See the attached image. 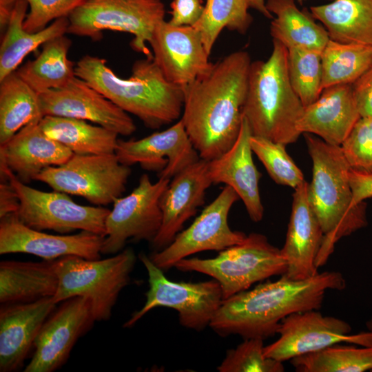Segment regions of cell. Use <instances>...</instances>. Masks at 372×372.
<instances>
[{
	"label": "cell",
	"instance_id": "1",
	"mask_svg": "<svg viewBox=\"0 0 372 372\" xmlns=\"http://www.w3.org/2000/svg\"><path fill=\"white\" fill-rule=\"evenodd\" d=\"M251 59L234 52L206 74L183 87L181 120L200 158L209 161L229 150L241 127Z\"/></svg>",
	"mask_w": 372,
	"mask_h": 372
},
{
	"label": "cell",
	"instance_id": "2",
	"mask_svg": "<svg viewBox=\"0 0 372 372\" xmlns=\"http://www.w3.org/2000/svg\"><path fill=\"white\" fill-rule=\"evenodd\" d=\"M346 280L338 271H324L302 280L282 275L251 290L239 292L224 299L209 327L225 337L238 335L244 339L265 340L278 333L280 322L287 316L318 310L328 290H342Z\"/></svg>",
	"mask_w": 372,
	"mask_h": 372
},
{
	"label": "cell",
	"instance_id": "3",
	"mask_svg": "<svg viewBox=\"0 0 372 372\" xmlns=\"http://www.w3.org/2000/svg\"><path fill=\"white\" fill-rule=\"evenodd\" d=\"M75 72L77 77L150 129L170 124L182 114L183 87L168 81L153 57L136 61L128 79L118 76L105 59L88 54L76 62Z\"/></svg>",
	"mask_w": 372,
	"mask_h": 372
},
{
	"label": "cell",
	"instance_id": "4",
	"mask_svg": "<svg viewBox=\"0 0 372 372\" xmlns=\"http://www.w3.org/2000/svg\"><path fill=\"white\" fill-rule=\"evenodd\" d=\"M308 152L313 163L308 198L324 234L316 265L324 266L342 237L367 225L366 205L352 204L349 173L351 167L339 145L305 133Z\"/></svg>",
	"mask_w": 372,
	"mask_h": 372
},
{
	"label": "cell",
	"instance_id": "5",
	"mask_svg": "<svg viewBox=\"0 0 372 372\" xmlns=\"http://www.w3.org/2000/svg\"><path fill=\"white\" fill-rule=\"evenodd\" d=\"M304 108L289 80L288 50L273 40L269 59L251 63L242 116L253 136L287 145L301 134L297 125Z\"/></svg>",
	"mask_w": 372,
	"mask_h": 372
},
{
	"label": "cell",
	"instance_id": "6",
	"mask_svg": "<svg viewBox=\"0 0 372 372\" xmlns=\"http://www.w3.org/2000/svg\"><path fill=\"white\" fill-rule=\"evenodd\" d=\"M137 257L127 248L105 259L66 256L56 260L59 284L53 301L82 296L89 300L95 322L109 320L121 291L129 285Z\"/></svg>",
	"mask_w": 372,
	"mask_h": 372
},
{
	"label": "cell",
	"instance_id": "7",
	"mask_svg": "<svg viewBox=\"0 0 372 372\" xmlns=\"http://www.w3.org/2000/svg\"><path fill=\"white\" fill-rule=\"evenodd\" d=\"M174 267L211 276L220 284L224 300L258 282L285 274L287 263L281 250L265 236L251 233L241 243L220 251L215 258H186Z\"/></svg>",
	"mask_w": 372,
	"mask_h": 372
},
{
	"label": "cell",
	"instance_id": "8",
	"mask_svg": "<svg viewBox=\"0 0 372 372\" xmlns=\"http://www.w3.org/2000/svg\"><path fill=\"white\" fill-rule=\"evenodd\" d=\"M165 15L161 0H85L68 17L67 33L98 41L105 30L127 32L132 48L152 58L146 43Z\"/></svg>",
	"mask_w": 372,
	"mask_h": 372
},
{
	"label": "cell",
	"instance_id": "9",
	"mask_svg": "<svg viewBox=\"0 0 372 372\" xmlns=\"http://www.w3.org/2000/svg\"><path fill=\"white\" fill-rule=\"evenodd\" d=\"M138 258L148 274L149 289L146 300L134 312L123 327H132L147 313L156 307H164L178 312L181 326L197 331L209 326L220 307L223 296L221 287L215 279L198 282H175L166 278L149 256L138 254Z\"/></svg>",
	"mask_w": 372,
	"mask_h": 372
},
{
	"label": "cell",
	"instance_id": "10",
	"mask_svg": "<svg viewBox=\"0 0 372 372\" xmlns=\"http://www.w3.org/2000/svg\"><path fill=\"white\" fill-rule=\"evenodd\" d=\"M0 175L7 177L15 189L19 199L16 214L28 227L60 234L87 231L105 237V220L110 209L101 206L79 205L63 192H48L30 187L21 182L2 163Z\"/></svg>",
	"mask_w": 372,
	"mask_h": 372
},
{
	"label": "cell",
	"instance_id": "11",
	"mask_svg": "<svg viewBox=\"0 0 372 372\" xmlns=\"http://www.w3.org/2000/svg\"><path fill=\"white\" fill-rule=\"evenodd\" d=\"M131 174L115 153L73 154L65 163L44 169L34 180L55 191L79 196L97 206L113 203L125 190Z\"/></svg>",
	"mask_w": 372,
	"mask_h": 372
},
{
	"label": "cell",
	"instance_id": "12",
	"mask_svg": "<svg viewBox=\"0 0 372 372\" xmlns=\"http://www.w3.org/2000/svg\"><path fill=\"white\" fill-rule=\"evenodd\" d=\"M169 182V179L158 178L152 183L144 174L130 194L115 199L105 220L101 254L119 253L130 240L153 241L162 223L161 197Z\"/></svg>",
	"mask_w": 372,
	"mask_h": 372
},
{
	"label": "cell",
	"instance_id": "13",
	"mask_svg": "<svg viewBox=\"0 0 372 372\" xmlns=\"http://www.w3.org/2000/svg\"><path fill=\"white\" fill-rule=\"evenodd\" d=\"M351 331L346 321L316 310L293 313L282 320L278 339L265 346L264 353L282 362L342 342L372 347L371 331L350 335Z\"/></svg>",
	"mask_w": 372,
	"mask_h": 372
},
{
	"label": "cell",
	"instance_id": "14",
	"mask_svg": "<svg viewBox=\"0 0 372 372\" xmlns=\"http://www.w3.org/2000/svg\"><path fill=\"white\" fill-rule=\"evenodd\" d=\"M238 199L237 193L225 185L188 228L180 231L165 248L149 256L152 262L165 271L192 254L207 250L220 251L241 243L247 236L232 230L227 221L229 211Z\"/></svg>",
	"mask_w": 372,
	"mask_h": 372
},
{
	"label": "cell",
	"instance_id": "15",
	"mask_svg": "<svg viewBox=\"0 0 372 372\" xmlns=\"http://www.w3.org/2000/svg\"><path fill=\"white\" fill-rule=\"evenodd\" d=\"M61 302L41 328L25 372H53L61 368L77 340L95 322L87 298L75 296Z\"/></svg>",
	"mask_w": 372,
	"mask_h": 372
},
{
	"label": "cell",
	"instance_id": "16",
	"mask_svg": "<svg viewBox=\"0 0 372 372\" xmlns=\"http://www.w3.org/2000/svg\"><path fill=\"white\" fill-rule=\"evenodd\" d=\"M39 95L43 116L88 121L122 136L131 135L136 130L128 113L76 76L65 86Z\"/></svg>",
	"mask_w": 372,
	"mask_h": 372
},
{
	"label": "cell",
	"instance_id": "17",
	"mask_svg": "<svg viewBox=\"0 0 372 372\" xmlns=\"http://www.w3.org/2000/svg\"><path fill=\"white\" fill-rule=\"evenodd\" d=\"M103 236L81 231L73 235H53L24 225L17 214L0 218V254L23 253L54 260L66 256L101 258Z\"/></svg>",
	"mask_w": 372,
	"mask_h": 372
},
{
	"label": "cell",
	"instance_id": "18",
	"mask_svg": "<svg viewBox=\"0 0 372 372\" xmlns=\"http://www.w3.org/2000/svg\"><path fill=\"white\" fill-rule=\"evenodd\" d=\"M115 154L125 165L138 163L146 170L158 172V178L169 180L200 158L181 119L141 139L118 138Z\"/></svg>",
	"mask_w": 372,
	"mask_h": 372
},
{
	"label": "cell",
	"instance_id": "19",
	"mask_svg": "<svg viewBox=\"0 0 372 372\" xmlns=\"http://www.w3.org/2000/svg\"><path fill=\"white\" fill-rule=\"evenodd\" d=\"M149 44L165 79L177 85L183 87L206 74L214 64L193 26L174 25L163 20L154 28Z\"/></svg>",
	"mask_w": 372,
	"mask_h": 372
},
{
	"label": "cell",
	"instance_id": "20",
	"mask_svg": "<svg viewBox=\"0 0 372 372\" xmlns=\"http://www.w3.org/2000/svg\"><path fill=\"white\" fill-rule=\"evenodd\" d=\"M211 184L208 161L202 158L172 178L160 200L163 218L151 242L154 251L165 248L181 231L185 223L204 204L206 190Z\"/></svg>",
	"mask_w": 372,
	"mask_h": 372
},
{
	"label": "cell",
	"instance_id": "21",
	"mask_svg": "<svg viewBox=\"0 0 372 372\" xmlns=\"http://www.w3.org/2000/svg\"><path fill=\"white\" fill-rule=\"evenodd\" d=\"M308 183L296 187L285 242L280 249L287 263L285 275L293 280L311 278L318 273L316 260L324 234L308 198Z\"/></svg>",
	"mask_w": 372,
	"mask_h": 372
},
{
	"label": "cell",
	"instance_id": "22",
	"mask_svg": "<svg viewBox=\"0 0 372 372\" xmlns=\"http://www.w3.org/2000/svg\"><path fill=\"white\" fill-rule=\"evenodd\" d=\"M52 297L0 307V371L21 369L43 323L56 309Z\"/></svg>",
	"mask_w": 372,
	"mask_h": 372
},
{
	"label": "cell",
	"instance_id": "23",
	"mask_svg": "<svg viewBox=\"0 0 372 372\" xmlns=\"http://www.w3.org/2000/svg\"><path fill=\"white\" fill-rule=\"evenodd\" d=\"M251 136L247 120L242 116L236 141L225 153L208 161V170L212 183L231 187L242 200L251 220L259 222L264 215L259 192L261 174L253 161Z\"/></svg>",
	"mask_w": 372,
	"mask_h": 372
},
{
	"label": "cell",
	"instance_id": "24",
	"mask_svg": "<svg viewBox=\"0 0 372 372\" xmlns=\"http://www.w3.org/2000/svg\"><path fill=\"white\" fill-rule=\"evenodd\" d=\"M73 154L67 147L48 136L40 121L27 124L0 145V162L25 184L34 180L44 169L65 163Z\"/></svg>",
	"mask_w": 372,
	"mask_h": 372
},
{
	"label": "cell",
	"instance_id": "25",
	"mask_svg": "<svg viewBox=\"0 0 372 372\" xmlns=\"http://www.w3.org/2000/svg\"><path fill=\"white\" fill-rule=\"evenodd\" d=\"M361 117L351 84L324 87L318 99L304 107L297 125L301 133L317 135L340 146Z\"/></svg>",
	"mask_w": 372,
	"mask_h": 372
},
{
	"label": "cell",
	"instance_id": "26",
	"mask_svg": "<svg viewBox=\"0 0 372 372\" xmlns=\"http://www.w3.org/2000/svg\"><path fill=\"white\" fill-rule=\"evenodd\" d=\"M59 278L56 260L0 262V303H29L53 297Z\"/></svg>",
	"mask_w": 372,
	"mask_h": 372
},
{
	"label": "cell",
	"instance_id": "27",
	"mask_svg": "<svg viewBox=\"0 0 372 372\" xmlns=\"http://www.w3.org/2000/svg\"><path fill=\"white\" fill-rule=\"evenodd\" d=\"M28 10L25 0H17L1 41L0 81L16 71L28 54L50 39L68 32L67 17L56 19L39 32H28L23 28Z\"/></svg>",
	"mask_w": 372,
	"mask_h": 372
},
{
	"label": "cell",
	"instance_id": "28",
	"mask_svg": "<svg viewBox=\"0 0 372 372\" xmlns=\"http://www.w3.org/2000/svg\"><path fill=\"white\" fill-rule=\"evenodd\" d=\"M329 39L340 43L372 45V0H333L310 8Z\"/></svg>",
	"mask_w": 372,
	"mask_h": 372
},
{
	"label": "cell",
	"instance_id": "29",
	"mask_svg": "<svg viewBox=\"0 0 372 372\" xmlns=\"http://www.w3.org/2000/svg\"><path fill=\"white\" fill-rule=\"evenodd\" d=\"M265 5L275 15L270 25L273 40L287 49L302 48L322 53L329 36L311 14L300 10L294 0H267Z\"/></svg>",
	"mask_w": 372,
	"mask_h": 372
},
{
	"label": "cell",
	"instance_id": "30",
	"mask_svg": "<svg viewBox=\"0 0 372 372\" xmlns=\"http://www.w3.org/2000/svg\"><path fill=\"white\" fill-rule=\"evenodd\" d=\"M71 45L65 34L51 39L42 45L36 59L19 66L16 72L39 94L63 87L76 76V64L68 56Z\"/></svg>",
	"mask_w": 372,
	"mask_h": 372
},
{
	"label": "cell",
	"instance_id": "31",
	"mask_svg": "<svg viewBox=\"0 0 372 372\" xmlns=\"http://www.w3.org/2000/svg\"><path fill=\"white\" fill-rule=\"evenodd\" d=\"M40 125L50 138L77 154H114L118 134L86 121L65 116H44Z\"/></svg>",
	"mask_w": 372,
	"mask_h": 372
},
{
	"label": "cell",
	"instance_id": "32",
	"mask_svg": "<svg viewBox=\"0 0 372 372\" xmlns=\"http://www.w3.org/2000/svg\"><path fill=\"white\" fill-rule=\"evenodd\" d=\"M43 117L39 93L16 71L0 81V145L27 124Z\"/></svg>",
	"mask_w": 372,
	"mask_h": 372
},
{
	"label": "cell",
	"instance_id": "33",
	"mask_svg": "<svg viewBox=\"0 0 372 372\" xmlns=\"http://www.w3.org/2000/svg\"><path fill=\"white\" fill-rule=\"evenodd\" d=\"M323 89L353 84L372 65V45L329 39L321 53Z\"/></svg>",
	"mask_w": 372,
	"mask_h": 372
},
{
	"label": "cell",
	"instance_id": "34",
	"mask_svg": "<svg viewBox=\"0 0 372 372\" xmlns=\"http://www.w3.org/2000/svg\"><path fill=\"white\" fill-rule=\"evenodd\" d=\"M335 344L293 358L291 364L300 372H364L372 370V347Z\"/></svg>",
	"mask_w": 372,
	"mask_h": 372
},
{
	"label": "cell",
	"instance_id": "35",
	"mask_svg": "<svg viewBox=\"0 0 372 372\" xmlns=\"http://www.w3.org/2000/svg\"><path fill=\"white\" fill-rule=\"evenodd\" d=\"M249 0H205L204 10L193 27L200 33L209 54L224 28L244 34L252 23Z\"/></svg>",
	"mask_w": 372,
	"mask_h": 372
},
{
	"label": "cell",
	"instance_id": "36",
	"mask_svg": "<svg viewBox=\"0 0 372 372\" xmlns=\"http://www.w3.org/2000/svg\"><path fill=\"white\" fill-rule=\"evenodd\" d=\"M287 50L289 80L306 107L315 102L323 90L321 53L296 48Z\"/></svg>",
	"mask_w": 372,
	"mask_h": 372
},
{
	"label": "cell",
	"instance_id": "37",
	"mask_svg": "<svg viewBox=\"0 0 372 372\" xmlns=\"http://www.w3.org/2000/svg\"><path fill=\"white\" fill-rule=\"evenodd\" d=\"M250 143L253 152L276 183L295 189L305 180L302 172L287 154L285 145L253 135Z\"/></svg>",
	"mask_w": 372,
	"mask_h": 372
},
{
	"label": "cell",
	"instance_id": "38",
	"mask_svg": "<svg viewBox=\"0 0 372 372\" xmlns=\"http://www.w3.org/2000/svg\"><path fill=\"white\" fill-rule=\"evenodd\" d=\"M261 338H248L235 349L227 351L218 366L220 372H282V362L267 358L264 353Z\"/></svg>",
	"mask_w": 372,
	"mask_h": 372
},
{
	"label": "cell",
	"instance_id": "39",
	"mask_svg": "<svg viewBox=\"0 0 372 372\" xmlns=\"http://www.w3.org/2000/svg\"><path fill=\"white\" fill-rule=\"evenodd\" d=\"M340 147L351 169L372 173V116H361Z\"/></svg>",
	"mask_w": 372,
	"mask_h": 372
},
{
	"label": "cell",
	"instance_id": "40",
	"mask_svg": "<svg viewBox=\"0 0 372 372\" xmlns=\"http://www.w3.org/2000/svg\"><path fill=\"white\" fill-rule=\"evenodd\" d=\"M28 11L23 28L30 32H39L56 19L68 17L85 0H25Z\"/></svg>",
	"mask_w": 372,
	"mask_h": 372
},
{
	"label": "cell",
	"instance_id": "41",
	"mask_svg": "<svg viewBox=\"0 0 372 372\" xmlns=\"http://www.w3.org/2000/svg\"><path fill=\"white\" fill-rule=\"evenodd\" d=\"M204 6L203 0H172L169 22L177 26H193L200 18Z\"/></svg>",
	"mask_w": 372,
	"mask_h": 372
},
{
	"label": "cell",
	"instance_id": "42",
	"mask_svg": "<svg viewBox=\"0 0 372 372\" xmlns=\"http://www.w3.org/2000/svg\"><path fill=\"white\" fill-rule=\"evenodd\" d=\"M352 85L361 116H372V65Z\"/></svg>",
	"mask_w": 372,
	"mask_h": 372
},
{
	"label": "cell",
	"instance_id": "43",
	"mask_svg": "<svg viewBox=\"0 0 372 372\" xmlns=\"http://www.w3.org/2000/svg\"><path fill=\"white\" fill-rule=\"evenodd\" d=\"M349 177L353 194V206L372 197V173L359 172L351 168Z\"/></svg>",
	"mask_w": 372,
	"mask_h": 372
},
{
	"label": "cell",
	"instance_id": "44",
	"mask_svg": "<svg viewBox=\"0 0 372 372\" xmlns=\"http://www.w3.org/2000/svg\"><path fill=\"white\" fill-rule=\"evenodd\" d=\"M19 207L17 193L9 180L0 183V218L17 213Z\"/></svg>",
	"mask_w": 372,
	"mask_h": 372
},
{
	"label": "cell",
	"instance_id": "45",
	"mask_svg": "<svg viewBox=\"0 0 372 372\" xmlns=\"http://www.w3.org/2000/svg\"><path fill=\"white\" fill-rule=\"evenodd\" d=\"M300 3L304 0H298ZM250 8L258 11L268 19H273V15L266 8L265 0H249Z\"/></svg>",
	"mask_w": 372,
	"mask_h": 372
},
{
	"label": "cell",
	"instance_id": "46",
	"mask_svg": "<svg viewBox=\"0 0 372 372\" xmlns=\"http://www.w3.org/2000/svg\"><path fill=\"white\" fill-rule=\"evenodd\" d=\"M366 327L368 329V331L372 332V318L366 322Z\"/></svg>",
	"mask_w": 372,
	"mask_h": 372
}]
</instances>
